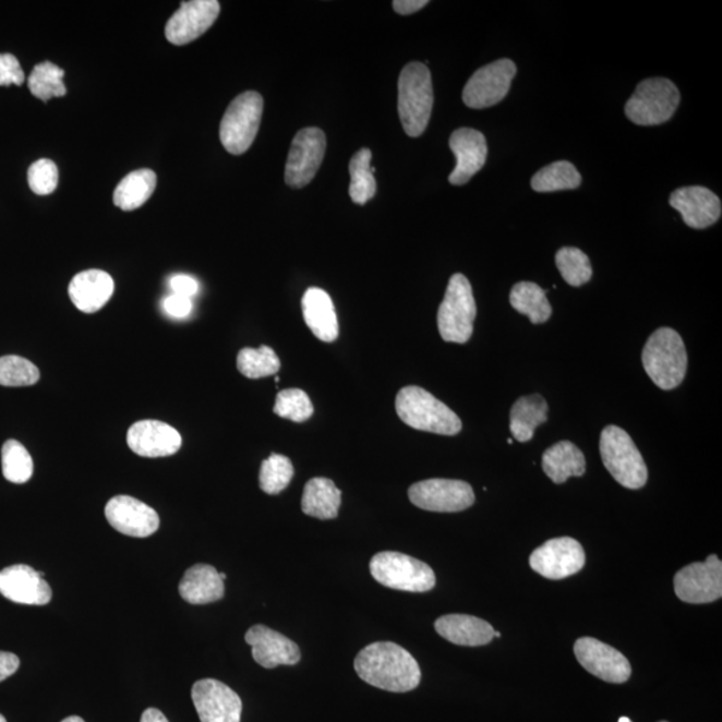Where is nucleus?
<instances>
[{
  "label": "nucleus",
  "mask_w": 722,
  "mask_h": 722,
  "mask_svg": "<svg viewBox=\"0 0 722 722\" xmlns=\"http://www.w3.org/2000/svg\"><path fill=\"white\" fill-rule=\"evenodd\" d=\"M354 671L366 684L394 694L417 689L422 678L417 660L394 642H375L361 650Z\"/></svg>",
  "instance_id": "f257e3e1"
},
{
  "label": "nucleus",
  "mask_w": 722,
  "mask_h": 722,
  "mask_svg": "<svg viewBox=\"0 0 722 722\" xmlns=\"http://www.w3.org/2000/svg\"><path fill=\"white\" fill-rule=\"evenodd\" d=\"M396 412L408 428L432 434L454 436L461 431V420L429 390L417 386L401 388L396 396Z\"/></svg>",
  "instance_id": "f03ea898"
},
{
  "label": "nucleus",
  "mask_w": 722,
  "mask_h": 722,
  "mask_svg": "<svg viewBox=\"0 0 722 722\" xmlns=\"http://www.w3.org/2000/svg\"><path fill=\"white\" fill-rule=\"evenodd\" d=\"M398 92L401 127L410 137H420L429 127L434 106V88L429 68L420 62L408 63L401 70Z\"/></svg>",
  "instance_id": "7ed1b4c3"
},
{
  "label": "nucleus",
  "mask_w": 722,
  "mask_h": 722,
  "mask_svg": "<svg viewBox=\"0 0 722 722\" xmlns=\"http://www.w3.org/2000/svg\"><path fill=\"white\" fill-rule=\"evenodd\" d=\"M642 364L657 387L677 388L688 370V354L678 333L667 327L657 329L643 347Z\"/></svg>",
  "instance_id": "20e7f679"
},
{
  "label": "nucleus",
  "mask_w": 722,
  "mask_h": 722,
  "mask_svg": "<svg viewBox=\"0 0 722 722\" xmlns=\"http://www.w3.org/2000/svg\"><path fill=\"white\" fill-rule=\"evenodd\" d=\"M600 449L603 465L621 486L642 489L648 482V467L630 435L617 425L602 431Z\"/></svg>",
  "instance_id": "39448f33"
},
{
  "label": "nucleus",
  "mask_w": 722,
  "mask_h": 722,
  "mask_svg": "<svg viewBox=\"0 0 722 722\" xmlns=\"http://www.w3.org/2000/svg\"><path fill=\"white\" fill-rule=\"evenodd\" d=\"M476 317L477 303L469 278L455 274L449 278L445 300L437 311V328L442 339L465 345L471 339Z\"/></svg>",
  "instance_id": "423d86ee"
},
{
  "label": "nucleus",
  "mask_w": 722,
  "mask_h": 722,
  "mask_svg": "<svg viewBox=\"0 0 722 722\" xmlns=\"http://www.w3.org/2000/svg\"><path fill=\"white\" fill-rule=\"evenodd\" d=\"M370 571L386 588L410 593H425L436 583L435 573L428 564L396 552L377 553L371 559Z\"/></svg>",
  "instance_id": "0eeeda50"
},
{
  "label": "nucleus",
  "mask_w": 722,
  "mask_h": 722,
  "mask_svg": "<svg viewBox=\"0 0 722 722\" xmlns=\"http://www.w3.org/2000/svg\"><path fill=\"white\" fill-rule=\"evenodd\" d=\"M679 92L666 79L645 80L625 106L626 117L639 127H657L673 117L679 105Z\"/></svg>",
  "instance_id": "6e6552de"
},
{
  "label": "nucleus",
  "mask_w": 722,
  "mask_h": 722,
  "mask_svg": "<svg viewBox=\"0 0 722 722\" xmlns=\"http://www.w3.org/2000/svg\"><path fill=\"white\" fill-rule=\"evenodd\" d=\"M264 99L256 92L240 94L230 103L220 127V140L225 149L241 156L253 144L262 123Z\"/></svg>",
  "instance_id": "1a4fd4ad"
},
{
  "label": "nucleus",
  "mask_w": 722,
  "mask_h": 722,
  "mask_svg": "<svg viewBox=\"0 0 722 722\" xmlns=\"http://www.w3.org/2000/svg\"><path fill=\"white\" fill-rule=\"evenodd\" d=\"M408 498L413 506L432 513H459L476 502L469 483L455 479H428L412 484Z\"/></svg>",
  "instance_id": "9d476101"
},
{
  "label": "nucleus",
  "mask_w": 722,
  "mask_h": 722,
  "mask_svg": "<svg viewBox=\"0 0 722 722\" xmlns=\"http://www.w3.org/2000/svg\"><path fill=\"white\" fill-rule=\"evenodd\" d=\"M327 139L322 129L306 128L294 135L286 165L287 185L301 189L308 185L322 167Z\"/></svg>",
  "instance_id": "9b49d317"
},
{
  "label": "nucleus",
  "mask_w": 722,
  "mask_h": 722,
  "mask_svg": "<svg viewBox=\"0 0 722 722\" xmlns=\"http://www.w3.org/2000/svg\"><path fill=\"white\" fill-rule=\"evenodd\" d=\"M517 67L510 59L488 64L473 73L464 91V103L471 109H486L500 104L510 92Z\"/></svg>",
  "instance_id": "f8f14e48"
},
{
  "label": "nucleus",
  "mask_w": 722,
  "mask_h": 722,
  "mask_svg": "<svg viewBox=\"0 0 722 722\" xmlns=\"http://www.w3.org/2000/svg\"><path fill=\"white\" fill-rule=\"evenodd\" d=\"M674 591L686 603H710L722 595V564L718 555L681 569L674 577Z\"/></svg>",
  "instance_id": "ddd939ff"
},
{
  "label": "nucleus",
  "mask_w": 722,
  "mask_h": 722,
  "mask_svg": "<svg viewBox=\"0 0 722 722\" xmlns=\"http://www.w3.org/2000/svg\"><path fill=\"white\" fill-rule=\"evenodd\" d=\"M582 544L573 538H554L530 555L531 569L547 579H564L583 569Z\"/></svg>",
  "instance_id": "4468645a"
},
{
  "label": "nucleus",
  "mask_w": 722,
  "mask_h": 722,
  "mask_svg": "<svg viewBox=\"0 0 722 722\" xmlns=\"http://www.w3.org/2000/svg\"><path fill=\"white\" fill-rule=\"evenodd\" d=\"M579 664L593 676L612 684H624L631 676L630 662L611 645L595 638H579L574 645Z\"/></svg>",
  "instance_id": "2eb2a0df"
},
{
  "label": "nucleus",
  "mask_w": 722,
  "mask_h": 722,
  "mask_svg": "<svg viewBox=\"0 0 722 722\" xmlns=\"http://www.w3.org/2000/svg\"><path fill=\"white\" fill-rule=\"evenodd\" d=\"M192 700L201 722H241V698L220 681H197L192 688Z\"/></svg>",
  "instance_id": "dca6fc26"
},
{
  "label": "nucleus",
  "mask_w": 722,
  "mask_h": 722,
  "mask_svg": "<svg viewBox=\"0 0 722 722\" xmlns=\"http://www.w3.org/2000/svg\"><path fill=\"white\" fill-rule=\"evenodd\" d=\"M220 11L221 5L217 0L182 2L180 10L167 23L165 35L169 43L176 46L191 44L208 32Z\"/></svg>",
  "instance_id": "f3484780"
},
{
  "label": "nucleus",
  "mask_w": 722,
  "mask_h": 722,
  "mask_svg": "<svg viewBox=\"0 0 722 722\" xmlns=\"http://www.w3.org/2000/svg\"><path fill=\"white\" fill-rule=\"evenodd\" d=\"M105 515L111 528L123 536L146 538L159 528L156 510L133 496H115L106 505Z\"/></svg>",
  "instance_id": "a211bd4d"
},
{
  "label": "nucleus",
  "mask_w": 722,
  "mask_h": 722,
  "mask_svg": "<svg viewBox=\"0 0 722 722\" xmlns=\"http://www.w3.org/2000/svg\"><path fill=\"white\" fill-rule=\"evenodd\" d=\"M128 446L140 457L164 458L180 452L182 437L167 423L141 420L129 429Z\"/></svg>",
  "instance_id": "6ab92c4d"
},
{
  "label": "nucleus",
  "mask_w": 722,
  "mask_h": 722,
  "mask_svg": "<svg viewBox=\"0 0 722 722\" xmlns=\"http://www.w3.org/2000/svg\"><path fill=\"white\" fill-rule=\"evenodd\" d=\"M0 594L22 605L44 606L51 601L50 585L27 565H14L0 571Z\"/></svg>",
  "instance_id": "aec40b11"
},
{
  "label": "nucleus",
  "mask_w": 722,
  "mask_h": 722,
  "mask_svg": "<svg viewBox=\"0 0 722 722\" xmlns=\"http://www.w3.org/2000/svg\"><path fill=\"white\" fill-rule=\"evenodd\" d=\"M245 641L252 647L254 661L265 669L296 665L301 659L300 649L292 639L265 625L252 626L246 631Z\"/></svg>",
  "instance_id": "412c9836"
},
{
  "label": "nucleus",
  "mask_w": 722,
  "mask_h": 722,
  "mask_svg": "<svg viewBox=\"0 0 722 722\" xmlns=\"http://www.w3.org/2000/svg\"><path fill=\"white\" fill-rule=\"evenodd\" d=\"M669 204L676 209L689 228L712 227L721 217V201L712 191L703 186H686L674 191Z\"/></svg>",
  "instance_id": "4be33fe9"
},
{
  "label": "nucleus",
  "mask_w": 722,
  "mask_h": 722,
  "mask_svg": "<svg viewBox=\"0 0 722 722\" xmlns=\"http://www.w3.org/2000/svg\"><path fill=\"white\" fill-rule=\"evenodd\" d=\"M449 149L457 157V167L448 177L455 186L465 185L484 167L488 159V141L478 130L461 128L449 139Z\"/></svg>",
  "instance_id": "5701e85b"
},
{
  "label": "nucleus",
  "mask_w": 722,
  "mask_h": 722,
  "mask_svg": "<svg viewBox=\"0 0 722 722\" xmlns=\"http://www.w3.org/2000/svg\"><path fill=\"white\" fill-rule=\"evenodd\" d=\"M115 288V280L109 274L91 269L74 276L69 284V294L81 312L96 313L108 304Z\"/></svg>",
  "instance_id": "b1692460"
},
{
  "label": "nucleus",
  "mask_w": 722,
  "mask_h": 722,
  "mask_svg": "<svg viewBox=\"0 0 722 722\" xmlns=\"http://www.w3.org/2000/svg\"><path fill=\"white\" fill-rule=\"evenodd\" d=\"M437 635L460 647H483L493 641L494 629L486 621L466 614H448L437 618Z\"/></svg>",
  "instance_id": "393cba45"
},
{
  "label": "nucleus",
  "mask_w": 722,
  "mask_h": 722,
  "mask_svg": "<svg viewBox=\"0 0 722 722\" xmlns=\"http://www.w3.org/2000/svg\"><path fill=\"white\" fill-rule=\"evenodd\" d=\"M308 328L318 340L333 342L339 337V322L330 296L320 288H310L301 300Z\"/></svg>",
  "instance_id": "a878e982"
},
{
  "label": "nucleus",
  "mask_w": 722,
  "mask_h": 722,
  "mask_svg": "<svg viewBox=\"0 0 722 722\" xmlns=\"http://www.w3.org/2000/svg\"><path fill=\"white\" fill-rule=\"evenodd\" d=\"M180 595L192 605L220 601L225 585L220 573L210 565L198 564L188 569L179 586Z\"/></svg>",
  "instance_id": "bb28decb"
},
{
  "label": "nucleus",
  "mask_w": 722,
  "mask_h": 722,
  "mask_svg": "<svg viewBox=\"0 0 722 722\" xmlns=\"http://www.w3.org/2000/svg\"><path fill=\"white\" fill-rule=\"evenodd\" d=\"M341 506V491L327 478H313L304 488L301 510L308 517L335 519Z\"/></svg>",
  "instance_id": "cd10ccee"
},
{
  "label": "nucleus",
  "mask_w": 722,
  "mask_h": 722,
  "mask_svg": "<svg viewBox=\"0 0 722 722\" xmlns=\"http://www.w3.org/2000/svg\"><path fill=\"white\" fill-rule=\"evenodd\" d=\"M544 473L556 484L565 483L571 477H582L586 471L585 455L571 442H559L544 452L542 458Z\"/></svg>",
  "instance_id": "c85d7f7f"
},
{
  "label": "nucleus",
  "mask_w": 722,
  "mask_h": 722,
  "mask_svg": "<svg viewBox=\"0 0 722 722\" xmlns=\"http://www.w3.org/2000/svg\"><path fill=\"white\" fill-rule=\"evenodd\" d=\"M549 406L541 395L524 396L515 401L510 413V431L515 441L526 443L547 420Z\"/></svg>",
  "instance_id": "c756f323"
},
{
  "label": "nucleus",
  "mask_w": 722,
  "mask_h": 722,
  "mask_svg": "<svg viewBox=\"0 0 722 722\" xmlns=\"http://www.w3.org/2000/svg\"><path fill=\"white\" fill-rule=\"evenodd\" d=\"M157 186V176L151 169L132 171L116 188L115 204L122 210H135L147 203Z\"/></svg>",
  "instance_id": "7c9ffc66"
},
{
  "label": "nucleus",
  "mask_w": 722,
  "mask_h": 722,
  "mask_svg": "<svg viewBox=\"0 0 722 722\" xmlns=\"http://www.w3.org/2000/svg\"><path fill=\"white\" fill-rule=\"evenodd\" d=\"M546 293L536 282H518L512 289L510 303L515 311L528 316L532 324L546 323L553 312Z\"/></svg>",
  "instance_id": "2f4dec72"
},
{
  "label": "nucleus",
  "mask_w": 722,
  "mask_h": 722,
  "mask_svg": "<svg viewBox=\"0 0 722 722\" xmlns=\"http://www.w3.org/2000/svg\"><path fill=\"white\" fill-rule=\"evenodd\" d=\"M372 152L369 147L360 149L349 163V195L354 204L364 205L375 197L376 181L374 171L371 167Z\"/></svg>",
  "instance_id": "473e14b6"
},
{
  "label": "nucleus",
  "mask_w": 722,
  "mask_h": 722,
  "mask_svg": "<svg viewBox=\"0 0 722 722\" xmlns=\"http://www.w3.org/2000/svg\"><path fill=\"white\" fill-rule=\"evenodd\" d=\"M581 181L582 177L573 164L558 161L538 171L532 177L531 188L540 193L571 191L581 185Z\"/></svg>",
  "instance_id": "72a5a7b5"
},
{
  "label": "nucleus",
  "mask_w": 722,
  "mask_h": 722,
  "mask_svg": "<svg viewBox=\"0 0 722 722\" xmlns=\"http://www.w3.org/2000/svg\"><path fill=\"white\" fill-rule=\"evenodd\" d=\"M64 71L49 61L37 64L28 76V88L34 97L44 103L52 98L67 96V86L63 84Z\"/></svg>",
  "instance_id": "f704fd0d"
},
{
  "label": "nucleus",
  "mask_w": 722,
  "mask_h": 722,
  "mask_svg": "<svg viewBox=\"0 0 722 722\" xmlns=\"http://www.w3.org/2000/svg\"><path fill=\"white\" fill-rule=\"evenodd\" d=\"M280 359L270 347L242 348L237 354V369L250 378L276 375L280 371Z\"/></svg>",
  "instance_id": "c9c22d12"
},
{
  "label": "nucleus",
  "mask_w": 722,
  "mask_h": 722,
  "mask_svg": "<svg viewBox=\"0 0 722 722\" xmlns=\"http://www.w3.org/2000/svg\"><path fill=\"white\" fill-rule=\"evenodd\" d=\"M3 477L11 483L22 484L32 479L34 461L32 455L22 443L10 440L2 448Z\"/></svg>",
  "instance_id": "e433bc0d"
},
{
  "label": "nucleus",
  "mask_w": 722,
  "mask_h": 722,
  "mask_svg": "<svg viewBox=\"0 0 722 722\" xmlns=\"http://www.w3.org/2000/svg\"><path fill=\"white\" fill-rule=\"evenodd\" d=\"M555 263L564 280L571 287H581L593 276L589 257L578 248H562L556 252Z\"/></svg>",
  "instance_id": "4c0bfd02"
},
{
  "label": "nucleus",
  "mask_w": 722,
  "mask_h": 722,
  "mask_svg": "<svg viewBox=\"0 0 722 722\" xmlns=\"http://www.w3.org/2000/svg\"><path fill=\"white\" fill-rule=\"evenodd\" d=\"M294 469L291 459L280 454H272L262 464L260 488L269 495L280 494L291 483Z\"/></svg>",
  "instance_id": "58836bf2"
},
{
  "label": "nucleus",
  "mask_w": 722,
  "mask_h": 722,
  "mask_svg": "<svg viewBox=\"0 0 722 722\" xmlns=\"http://www.w3.org/2000/svg\"><path fill=\"white\" fill-rule=\"evenodd\" d=\"M40 372L32 361L10 354L0 358V386L27 387L39 382Z\"/></svg>",
  "instance_id": "ea45409f"
},
{
  "label": "nucleus",
  "mask_w": 722,
  "mask_h": 722,
  "mask_svg": "<svg viewBox=\"0 0 722 722\" xmlns=\"http://www.w3.org/2000/svg\"><path fill=\"white\" fill-rule=\"evenodd\" d=\"M274 411L277 417L303 423L313 416L315 408L303 389L289 388L278 393Z\"/></svg>",
  "instance_id": "a19ab883"
},
{
  "label": "nucleus",
  "mask_w": 722,
  "mask_h": 722,
  "mask_svg": "<svg viewBox=\"0 0 722 722\" xmlns=\"http://www.w3.org/2000/svg\"><path fill=\"white\" fill-rule=\"evenodd\" d=\"M28 185L35 194L49 195L56 191L59 181L58 168L51 159L43 158L28 169Z\"/></svg>",
  "instance_id": "79ce46f5"
},
{
  "label": "nucleus",
  "mask_w": 722,
  "mask_h": 722,
  "mask_svg": "<svg viewBox=\"0 0 722 722\" xmlns=\"http://www.w3.org/2000/svg\"><path fill=\"white\" fill-rule=\"evenodd\" d=\"M26 76L20 61L13 55H0V86L23 85Z\"/></svg>",
  "instance_id": "37998d69"
},
{
  "label": "nucleus",
  "mask_w": 722,
  "mask_h": 722,
  "mask_svg": "<svg viewBox=\"0 0 722 722\" xmlns=\"http://www.w3.org/2000/svg\"><path fill=\"white\" fill-rule=\"evenodd\" d=\"M193 310L192 300L183 296L171 294L164 301V311L175 318H183L191 315Z\"/></svg>",
  "instance_id": "c03bdc74"
},
{
  "label": "nucleus",
  "mask_w": 722,
  "mask_h": 722,
  "mask_svg": "<svg viewBox=\"0 0 722 722\" xmlns=\"http://www.w3.org/2000/svg\"><path fill=\"white\" fill-rule=\"evenodd\" d=\"M169 286L175 294L191 299L198 292V282L195 278L188 275H175L169 280Z\"/></svg>",
  "instance_id": "a18cd8bd"
},
{
  "label": "nucleus",
  "mask_w": 722,
  "mask_h": 722,
  "mask_svg": "<svg viewBox=\"0 0 722 722\" xmlns=\"http://www.w3.org/2000/svg\"><path fill=\"white\" fill-rule=\"evenodd\" d=\"M21 661L13 653L0 652V683L5 678L13 676L20 669Z\"/></svg>",
  "instance_id": "49530a36"
},
{
  "label": "nucleus",
  "mask_w": 722,
  "mask_h": 722,
  "mask_svg": "<svg viewBox=\"0 0 722 722\" xmlns=\"http://www.w3.org/2000/svg\"><path fill=\"white\" fill-rule=\"evenodd\" d=\"M428 4V0H395L393 3L394 10L400 15L416 14Z\"/></svg>",
  "instance_id": "de8ad7c7"
},
{
  "label": "nucleus",
  "mask_w": 722,
  "mask_h": 722,
  "mask_svg": "<svg viewBox=\"0 0 722 722\" xmlns=\"http://www.w3.org/2000/svg\"><path fill=\"white\" fill-rule=\"evenodd\" d=\"M141 722H169L167 715L156 708L146 709L142 714Z\"/></svg>",
  "instance_id": "09e8293b"
},
{
  "label": "nucleus",
  "mask_w": 722,
  "mask_h": 722,
  "mask_svg": "<svg viewBox=\"0 0 722 722\" xmlns=\"http://www.w3.org/2000/svg\"><path fill=\"white\" fill-rule=\"evenodd\" d=\"M62 722H85V720L79 718V715H70V718L64 719Z\"/></svg>",
  "instance_id": "8fccbe9b"
},
{
  "label": "nucleus",
  "mask_w": 722,
  "mask_h": 722,
  "mask_svg": "<svg viewBox=\"0 0 722 722\" xmlns=\"http://www.w3.org/2000/svg\"><path fill=\"white\" fill-rule=\"evenodd\" d=\"M618 722H633V721L627 718H621Z\"/></svg>",
  "instance_id": "3c124183"
},
{
  "label": "nucleus",
  "mask_w": 722,
  "mask_h": 722,
  "mask_svg": "<svg viewBox=\"0 0 722 722\" xmlns=\"http://www.w3.org/2000/svg\"><path fill=\"white\" fill-rule=\"evenodd\" d=\"M494 637L500 638V637H502V635H501L500 631H494Z\"/></svg>",
  "instance_id": "603ef678"
},
{
  "label": "nucleus",
  "mask_w": 722,
  "mask_h": 722,
  "mask_svg": "<svg viewBox=\"0 0 722 722\" xmlns=\"http://www.w3.org/2000/svg\"><path fill=\"white\" fill-rule=\"evenodd\" d=\"M220 576H221V578H222V581H225V579H227V574L221 573Z\"/></svg>",
  "instance_id": "864d4df0"
},
{
  "label": "nucleus",
  "mask_w": 722,
  "mask_h": 722,
  "mask_svg": "<svg viewBox=\"0 0 722 722\" xmlns=\"http://www.w3.org/2000/svg\"><path fill=\"white\" fill-rule=\"evenodd\" d=\"M0 722H8V721H5V719L3 718L2 714H0Z\"/></svg>",
  "instance_id": "5fc2aeb1"
},
{
  "label": "nucleus",
  "mask_w": 722,
  "mask_h": 722,
  "mask_svg": "<svg viewBox=\"0 0 722 722\" xmlns=\"http://www.w3.org/2000/svg\"><path fill=\"white\" fill-rule=\"evenodd\" d=\"M660 722H667V721H660Z\"/></svg>",
  "instance_id": "6e6d98bb"
}]
</instances>
